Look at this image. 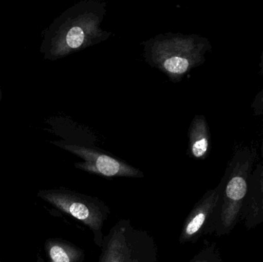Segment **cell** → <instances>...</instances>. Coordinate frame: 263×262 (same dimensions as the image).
I'll return each instance as SVG.
<instances>
[{
    "label": "cell",
    "mask_w": 263,
    "mask_h": 262,
    "mask_svg": "<svg viewBox=\"0 0 263 262\" xmlns=\"http://www.w3.org/2000/svg\"><path fill=\"white\" fill-rule=\"evenodd\" d=\"M48 262H83L84 251L72 243L59 238H50L45 244ZM38 262H45L43 260Z\"/></svg>",
    "instance_id": "30bf717a"
},
{
    "label": "cell",
    "mask_w": 263,
    "mask_h": 262,
    "mask_svg": "<svg viewBox=\"0 0 263 262\" xmlns=\"http://www.w3.org/2000/svg\"><path fill=\"white\" fill-rule=\"evenodd\" d=\"M99 262H158L153 237L130 219H119L104 235Z\"/></svg>",
    "instance_id": "277c9868"
},
{
    "label": "cell",
    "mask_w": 263,
    "mask_h": 262,
    "mask_svg": "<svg viewBox=\"0 0 263 262\" xmlns=\"http://www.w3.org/2000/svg\"><path fill=\"white\" fill-rule=\"evenodd\" d=\"M262 136H261V144H260V155L261 158L263 162V118H262Z\"/></svg>",
    "instance_id": "5bb4252c"
},
{
    "label": "cell",
    "mask_w": 263,
    "mask_h": 262,
    "mask_svg": "<svg viewBox=\"0 0 263 262\" xmlns=\"http://www.w3.org/2000/svg\"><path fill=\"white\" fill-rule=\"evenodd\" d=\"M188 262H222V259L217 245L211 243L205 245Z\"/></svg>",
    "instance_id": "8fae6325"
},
{
    "label": "cell",
    "mask_w": 263,
    "mask_h": 262,
    "mask_svg": "<svg viewBox=\"0 0 263 262\" xmlns=\"http://www.w3.org/2000/svg\"><path fill=\"white\" fill-rule=\"evenodd\" d=\"M240 221L247 230L263 223V164L256 163L249 178L247 196L241 210Z\"/></svg>",
    "instance_id": "ba28073f"
},
{
    "label": "cell",
    "mask_w": 263,
    "mask_h": 262,
    "mask_svg": "<svg viewBox=\"0 0 263 262\" xmlns=\"http://www.w3.org/2000/svg\"><path fill=\"white\" fill-rule=\"evenodd\" d=\"M37 195L89 228L93 233L94 243L101 248L104 238L103 228L110 214V209L104 201L64 188L40 190Z\"/></svg>",
    "instance_id": "5b68a950"
},
{
    "label": "cell",
    "mask_w": 263,
    "mask_h": 262,
    "mask_svg": "<svg viewBox=\"0 0 263 262\" xmlns=\"http://www.w3.org/2000/svg\"><path fill=\"white\" fill-rule=\"evenodd\" d=\"M189 155L196 159L203 160L211 150L210 126L204 115L194 117L188 132Z\"/></svg>",
    "instance_id": "9c48e42d"
},
{
    "label": "cell",
    "mask_w": 263,
    "mask_h": 262,
    "mask_svg": "<svg viewBox=\"0 0 263 262\" xmlns=\"http://www.w3.org/2000/svg\"><path fill=\"white\" fill-rule=\"evenodd\" d=\"M250 106H251L253 115L263 116V89L255 95Z\"/></svg>",
    "instance_id": "7c38bea8"
},
{
    "label": "cell",
    "mask_w": 263,
    "mask_h": 262,
    "mask_svg": "<svg viewBox=\"0 0 263 262\" xmlns=\"http://www.w3.org/2000/svg\"><path fill=\"white\" fill-rule=\"evenodd\" d=\"M106 12V3L100 0H81L66 9L45 30L43 58L55 61L106 41L112 35L101 29Z\"/></svg>",
    "instance_id": "6da1fadb"
},
{
    "label": "cell",
    "mask_w": 263,
    "mask_h": 262,
    "mask_svg": "<svg viewBox=\"0 0 263 262\" xmlns=\"http://www.w3.org/2000/svg\"><path fill=\"white\" fill-rule=\"evenodd\" d=\"M219 198V186L207 191L184 221L179 235L181 245L196 243L209 235Z\"/></svg>",
    "instance_id": "52a82bcc"
},
{
    "label": "cell",
    "mask_w": 263,
    "mask_h": 262,
    "mask_svg": "<svg viewBox=\"0 0 263 262\" xmlns=\"http://www.w3.org/2000/svg\"><path fill=\"white\" fill-rule=\"evenodd\" d=\"M253 146L235 148L219 186V198L209 235H229L240 221L241 210L248 189L249 178L257 163Z\"/></svg>",
    "instance_id": "7a4b0ae2"
},
{
    "label": "cell",
    "mask_w": 263,
    "mask_h": 262,
    "mask_svg": "<svg viewBox=\"0 0 263 262\" xmlns=\"http://www.w3.org/2000/svg\"><path fill=\"white\" fill-rule=\"evenodd\" d=\"M259 74L260 75H263V49L262 53H261L260 62L259 63Z\"/></svg>",
    "instance_id": "4fadbf2b"
},
{
    "label": "cell",
    "mask_w": 263,
    "mask_h": 262,
    "mask_svg": "<svg viewBox=\"0 0 263 262\" xmlns=\"http://www.w3.org/2000/svg\"><path fill=\"white\" fill-rule=\"evenodd\" d=\"M142 45L145 61L173 83L180 82L190 71L202 66L205 54L212 50L208 38L195 34H161Z\"/></svg>",
    "instance_id": "3957f363"
},
{
    "label": "cell",
    "mask_w": 263,
    "mask_h": 262,
    "mask_svg": "<svg viewBox=\"0 0 263 262\" xmlns=\"http://www.w3.org/2000/svg\"><path fill=\"white\" fill-rule=\"evenodd\" d=\"M2 96H3V94H2L1 88H0V100L2 99Z\"/></svg>",
    "instance_id": "9a60e30c"
},
{
    "label": "cell",
    "mask_w": 263,
    "mask_h": 262,
    "mask_svg": "<svg viewBox=\"0 0 263 262\" xmlns=\"http://www.w3.org/2000/svg\"><path fill=\"white\" fill-rule=\"evenodd\" d=\"M52 143L83 160L76 163L75 167L84 172L105 178H141L144 177L143 172L139 169L97 148L66 141H55Z\"/></svg>",
    "instance_id": "8992f818"
}]
</instances>
